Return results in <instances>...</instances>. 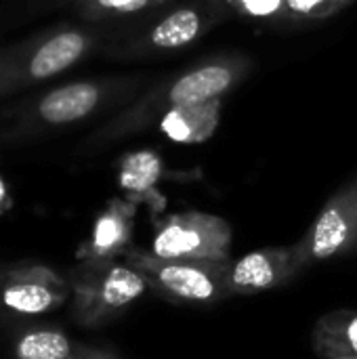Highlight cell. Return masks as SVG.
<instances>
[{"label": "cell", "instance_id": "19", "mask_svg": "<svg viewBox=\"0 0 357 359\" xmlns=\"http://www.w3.org/2000/svg\"><path fill=\"white\" fill-rule=\"evenodd\" d=\"M314 349L322 359H357V355H351L343 349H337L328 343H314Z\"/></svg>", "mask_w": 357, "mask_h": 359}, {"label": "cell", "instance_id": "14", "mask_svg": "<svg viewBox=\"0 0 357 359\" xmlns=\"http://www.w3.org/2000/svg\"><path fill=\"white\" fill-rule=\"evenodd\" d=\"M202 32V15L194 8H179L162 19L151 32L149 42L156 48H181L194 42Z\"/></svg>", "mask_w": 357, "mask_h": 359}, {"label": "cell", "instance_id": "10", "mask_svg": "<svg viewBox=\"0 0 357 359\" xmlns=\"http://www.w3.org/2000/svg\"><path fill=\"white\" fill-rule=\"evenodd\" d=\"M133 215L135 208L130 204L112 202L95 223L93 238L86 246V261H105L124 255L133 233Z\"/></svg>", "mask_w": 357, "mask_h": 359}, {"label": "cell", "instance_id": "5", "mask_svg": "<svg viewBox=\"0 0 357 359\" xmlns=\"http://www.w3.org/2000/svg\"><path fill=\"white\" fill-rule=\"evenodd\" d=\"M297 276H301V271L297 269L295 248L290 244L263 248L231 261L227 284L231 297H250L280 288L292 282Z\"/></svg>", "mask_w": 357, "mask_h": 359}, {"label": "cell", "instance_id": "9", "mask_svg": "<svg viewBox=\"0 0 357 359\" xmlns=\"http://www.w3.org/2000/svg\"><path fill=\"white\" fill-rule=\"evenodd\" d=\"M219 122H221V99H210L202 103L170 107L164 114L160 128L168 139L177 143L194 145V143L208 141L215 135Z\"/></svg>", "mask_w": 357, "mask_h": 359}, {"label": "cell", "instance_id": "1", "mask_svg": "<svg viewBox=\"0 0 357 359\" xmlns=\"http://www.w3.org/2000/svg\"><path fill=\"white\" fill-rule=\"evenodd\" d=\"M124 259L147 282L149 290L175 303H221L229 299L231 261L158 259L151 252L128 248Z\"/></svg>", "mask_w": 357, "mask_h": 359}, {"label": "cell", "instance_id": "7", "mask_svg": "<svg viewBox=\"0 0 357 359\" xmlns=\"http://www.w3.org/2000/svg\"><path fill=\"white\" fill-rule=\"evenodd\" d=\"M88 48V38L78 29H65L44 40L23 63V80H46L74 65Z\"/></svg>", "mask_w": 357, "mask_h": 359}, {"label": "cell", "instance_id": "11", "mask_svg": "<svg viewBox=\"0 0 357 359\" xmlns=\"http://www.w3.org/2000/svg\"><path fill=\"white\" fill-rule=\"evenodd\" d=\"M101 99V88L93 82H74L44 95L38 103V116L46 124H69L86 118Z\"/></svg>", "mask_w": 357, "mask_h": 359}, {"label": "cell", "instance_id": "21", "mask_svg": "<svg viewBox=\"0 0 357 359\" xmlns=\"http://www.w3.org/2000/svg\"><path fill=\"white\" fill-rule=\"evenodd\" d=\"M4 200V185H2V181H0V202Z\"/></svg>", "mask_w": 357, "mask_h": 359}, {"label": "cell", "instance_id": "6", "mask_svg": "<svg viewBox=\"0 0 357 359\" xmlns=\"http://www.w3.org/2000/svg\"><path fill=\"white\" fill-rule=\"evenodd\" d=\"M69 297V286L44 267L11 271L0 286V303L19 316H40L57 309Z\"/></svg>", "mask_w": 357, "mask_h": 359}, {"label": "cell", "instance_id": "18", "mask_svg": "<svg viewBox=\"0 0 357 359\" xmlns=\"http://www.w3.org/2000/svg\"><path fill=\"white\" fill-rule=\"evenodd\" d=\"M236 13L244 17H257V19H267L282 15L284 0H225Z\"/></svg>", "mask_w": 357, "mask_h": 359}, {"label": "cell", "instance_id": "3", "mask_svg": "<svg viewBox=\"0 0 357 359\" xmlns=\"http://www.w3.org/2000/svg\"><path fill=\"white\" fill-rule=\"evenodd\" d=\"M231 225L208 212L187 210L158 223L151 255L158 259L231 261Z\"/></svg>", "mask_w": 357, "mask_h": 359}, {"label": "cell", "instance_id": "13", "mask_svg": "<svg viewBox=\"0 0 357 359\" xmlns=\"http://www.w3.org/2000/svg\"><path fill=\"white\" fill-rule=\"evenodd\" d=\"M78 347L53 328H38L23 332L15 343L17 359H76Z\"/></svg>", "mask_w": 357, "mask_h": 359}, {"label": "cell", "instance_id": "8", "mask_svg": "<svg viewBox=\"0 0 357 359\" xmlns=\"http://www.w3.org/2000/svg\"><path fill=\"white\" fill-rule=\"evenodd\" d=\"M240 76V67L236 63H210L204 67H198L185 76H181L173 88L168 90V105H189V103H202L210 99H221L223 93H227Z\"/></svg>", "mask_w": 357, "mask_h": 359}, {"label": "cell", "instance_id": "4", "mask_svg": "<svg viewBox=\"0 0 357 359\" xmlns=\"http://www.w3.org/2000/svg\"><path fill=\"white\" fill-rule=\"evenodd\" d=\"M297 269L303 273L316 263L349 255L357 248V179L343 185L322 206L320 215L292 244Z\"/></svg>", "mask_w": 357, "mask_h": 359}, {"label": "cell", "instance_id": "2", "mask_svg": "<svg viewBox=\"0 0 357 359\" xmlns=\"http://www.w3.org/2000/svg\"><path fill=\"white\" fill-rule=\"evenodd\" d=\"M74 316L82 326L95 328L118 316L147 290L145 278L126 261H84L74 273Z\"/></svg>", "mask_w": 357, "mask_h": 359}, {"label": "cell", "instance_id": "16", "mask_svg": "<svg viewBox=\"0 0 357 359\" xmlns=\"http://www.w3.org/2000/svg\"><path fill=\"white\" fill-rule=\"evenodd\" d=\"M356 0H284L282 13L301 19H328Z\"/></svg>", "mask_w": 357, "mask_h": 359}, {"label": "cell", "instance_id": "17", "mask_svg": "<svg viewBox=\"0 0 357 359\" xmlns=\"http://www.w3.org/2000/svg\"><path fill=\"white\" fill-rule=\"evenodd\" d=\"M168 0H84V11L93 17L103 15H130L151 6H160Z\"/></svg>", "mask_w": 357, "mask_h": 359}, {"label": "cell", "instance_id": "15", "mask_svg": "<svg viewBox=\"0 0 357 359\" xmlns=\"http://www.w3.org/2000/svg\"><path fill=\"white\" fill-rule=\"evenodd\" d=\"M314 343H328L357 355V309H337L324 313L316 322Z\"/></svg>", "mask_w": 357, "mask_h": 359}, {"label": "cell", "instance_id": "20", "mask_svg": "<svg viewBox=\"0 0 357 359\" xmlns=\"http://www.w3.org/2000/svg\"><path fill=\"white\" fill-rule=\"evenodd\" d=\"M76 359H116V358H112L109 353L97 351V349H88V347H78Z\"/></svg>", "mask_w": 357, "mask_h": 359}, {"label": "cell", "instance_id": "12", "mask_svg": "<svg viewBox=\"0 0 357 359\" xmlns=\"http://www.w3.org/2000/svg\"><path fill=\"white\" fill-rule=\"evenodd\" d=\"M162 177V160L158 154L143 149L128 154L118 172V183L124 191L137 198H151L156 191V183Z\"/></svg>", "mask_w": 357, "mask_h": 359}]
</instances>
